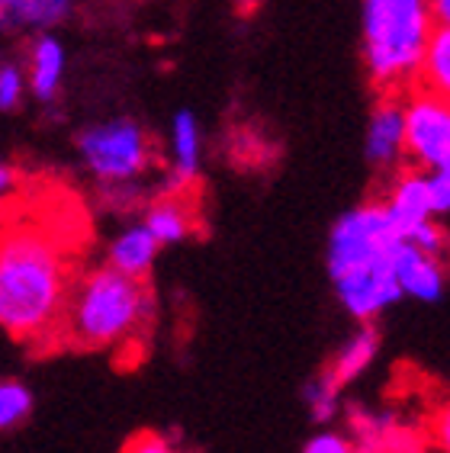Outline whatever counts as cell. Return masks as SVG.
I'll return each instance as SVG.
<instances>
[{
  "label": "cell",
  "mask_w": 450,
  "mask_h": 453,
  "mask_svg": "<svg viewBox=\"0 0 450 453\" xmlns=\"http://www.w3.org/2000/svg\"><path fill=\"white\" fill-rule=\"evenodd\" d=\"M84 219L74 203L13 193L0 206V328L29 348L58 341L78 277Z\"/></svg>",
  "instance_id": "cell-1"
},
{
  "label": "cell",
  "mask_w": 450,
  "mask_h": 453,
  "mask_svg": "<svg viewBox=\"0 0 450 453\" xmlns=\"http://www.w3.org/2000/svg\"><path fill=\"white\" fill-rule=\"evenodd\" d=\"M402 238L392 232L383 203H364L338 219L329 238V277L335 296L357 322H373L402 299L396 254Z\"/></svg>",
  "instance_id": "cell-2"
},
{
  "label": "cell",
  "mask_w": 450,
  "mask_h": 453,
  "mask_svg": "<svg viewBox=\"0 0 450 453\" xmlns=\"http://www.w3.org/2000/svg\"><path fill=\"white\" fill-rule=\"evenodd\" d=\"M155 322V296L145 280H132L112 267H90L78 273L68 289L61 332L74 348L116 350L136 344Z\"/></svg>",
  "instance_id": "cell-3"
},
{
  "label": "cell",
  "mask_w": 450,
  "mask_h": 453,
  "mask_svg": "<svg viewBox=\"0 0 450 453\" xmlns=\"http://www.w3.org/2000/svg\"><path fill=\"white\" fill-rule=\"evenodd\" d=\"M364 65L380 96L418 88L428 35L438 27L428 0H364Z\"/></svg>",
  "instance_id": "cell-4"
},
{
  "label": "cell",
  "mask_w": 450,
  "mask_h": 453,
  "mask_svg": "<svg viewBox=\"0 0 450 453\" xmlns=\"http://www.w3.org/2000/svg\"><path fill=\"white\" fill-rule=\"evenodd\" d=\"M81 161L100 183H129L145 174L155 151L136 119H106L97 122L78 135Z\"/></svg>",
  "instance_id": "cell-5"
},
{
  "label": "cell",
  "mask_w": 450,
  "mask_h": 453,
  "mask_svg": "<svg viewBox=\"0 0 450 453\" xmlns=\"http://www.w3.org/2000/svg\"><path fill=\"white\" fill-rule=\"evenodd\" d=\"M406 157L424 171L450 167V104L444 94L412 88L402 94Z\"/></svg>",
  "instance_id": "cell-6"
},
{
  "label": "cell",
  "mask_w": 450,
  "mask_h": 453,
  "mask_svg": "<svg viewBox=\"0 0 450 453\" xmlns=\"http://www.w3.org/2000/svg\"><path fill=\"white\" fill-rule=\"evenodd\" d=\"M367 161L380 171H392L406 157V132H402V96H380L367 122L364 139Z\"/></svg>",
  "instance_id": "cell-7"
},
{
  "label": "cell",
  "mask_w": 450,
  "mask_h": 453,
  "mask_svg": "<svg viewBox=\"0 0 450 453\" xmlns=\"http://www.w3.org/2000/svg\"><path fill=\"white\" fill-rule=\"evenodd\" d=\"M383 210H386L392 232L402 242L415 235V228L424 226L428 219H434L431 200H428V183H424V174L418 167L396 177V183L390 187V196L383 200Z\"/></svg>",
  "instance_id": "cell-8"
},
{
  "label": "cell",
  "mask_w": 450,
  "mask_h": 453,
  "mask_svg": "<svg viewBox=\"0 0 450 453\" xmlns=\"http://www.w3.org/2000/svg\"><path fill=\"white\" fill-rule=\"evenodd\" d=\"M396 283L402 296H412L418 303H438L444 296V264L441 257L418 251L415 244L402 242L396 254Z\"/></svg>",
  "instance_id": "cell-9"
},
{
  "label": "cell",
  "mask_w": 450,
  "mask_h": 453,
  "mask_svg": "<svg viewBox=\"0 0 450 453\" xmlns=\"http://www.w3.org/2000/svg\"><path fill=\"white\" fill-rule=\"evenodd\" d=\"M199 157H203V132L190 110H181L171 122V180L167 193H183L197 180Z\"/></svg>",
  "instance_id": "cell-10"
},
{
  "label": "cell",
  "mask_w": 450,
  "mask_h": 453,
  "mask_svg": "<svg viewBox=\"0 0 450 453\" xmlns=\"http://www.w3.org/2000/svg\"><path fill=\"white\" fill-rule=\"evenodd\" d=\"M65 68H68L65 45L58 42V35L43 33L33 42L27 68V88L33 90L39 104H52L55 96H58L61 84H65Z\"/></svg>",
  "instance_id": "cell-11"
},
{
  "label": "cell",
  "mask_w": 450,
  "mask_h": 453,
  "mask_svg": "<svg viewBox=\"0 0 450 453\" xmlns=\"http://www.w3.org/2000/svg\"><path fill=\"white\" fill-rule=\"evenodd\" d=\"M158 248L161 244L151 238V232L142 222H136V226H129L110 242V248H106V267H112L122 277L145 280L151 273V267H155Z\"/></svg>",
  "instance_id": "cell-12"
},
{
  "label": "cell",
  "mask_w": 450,
  "mask_h": 453,
  "mask_svg": "<svg viewBox=\"0 0 450 453\" xmlns=\"http://www.w3.org/2000/svg\"><path fill=\"white\" fill-rule=\"evenodd\" d=\"M142 226L151 232L158 244H177L183 238H190V232L197 228V219H193V203L187 200V190L161 193L145 210Z\"/></svg>",
  "instance_id": "cell-13"
},
{
  "label": "cell",
  "mask_w": 450,
  "mask_h": 453,
  "mask_svg": "<svg viewBox=\"0 0 450 453\" xmlns=\"http://www.w3.org/2000/svg\"><path fill=\"white\" fill-rule=\"evenodd\" d=\"M376 354H380V332H376L373 322H361V328L338 348L335 360L322 373L329 376L338 389H345L347 383H354L357 376L376 360Z\"/></svg>",
  "instance_id": "cell-14"
},
{
  "label": "cell",
  "mask_w": 450,
  "mask_h": 453,
  "mask_svg": "<svg viewBox=\"0 0 450 453\" xmlns=\"http://www.w3.org/2000/svg\"><path fill=\"white\" fill-rule=\"evenodd\" d=\"M74 0H10L7 4V27L23 29H55L71 17Z\"/></svg>",
  "instance_id": "cell-15"
},
{
  "label": "cell",
  "mask_w": 450,
  "mask_h": 453,
  "mask_svg": "<svg viewBox=\"0 0 450 453\" xmlns=\"http://www.w3.org/2000/svg\"><path fill=\"white\" fill-rule=\"evenodd\" d=\"M418 88H428L434 94L447 96L450 90V29L434 27L428 35L422 55V71H418Z\"/></svg>",
  "instance_id": "cell-16"
},
{
  "label": "cell",
  "mask_w": 450,
  "mask_h": 453,
  "mask_svg": "<svg viewBox=\"0 0 450 453\" xmlns=\"http://www.w3.org/2000/svg\"><path fill=\"white\" fill-rule=\"evenodd\" d=\"M33 393L17 380H0V431H13L29 418Z\"/></svg>",
  "instance_id": "cell-17"
},
{
  "label": "cell",
  "mask_w": 450,
  "mask_h": 453,
  "mask_svg": "<svg viewBox=\"0 0 450 453\" xmlns=\"http://www.w3.org/2000/svg\"><path fill=\"white\" fill-rule=\"evenodd\" d=\"M306 409H309L312 421L329 425V421L338 415V409H341V389H338L325 373H319L309 386H306Z\"/></svg>",
  "instance_id": "cell-18"
},
{
  "label": "cell",
  "mask_w": 450,
  "mask_h": 453,
  "mask_svg": "<svg viewBox=\"0 0 450 453\" xmlns=\"http://www.w3.org/2000/svg\"><path fill=\"white\" fill-rule=\"evenodd\" d=\"M23 94H27V71L19 65H0V110H17L23 104Z\"/></svg>",
  "instance_id": "cell-19"
},
{
  "label": "cell",
  "mask_w": 450,
  "mask_h": 453,
  "mask_svg": "<svg viewBox=\"0 0 450 453\" xmlns=\"http://www.w3.org/2000/svg\"><path fill=\"white\" fill-rule=\"evenodd\" d=\"M408 244H415L418 251L431 254V257H444V251H447V232L441 228L438 219H428L424 226L415 228V235L408 238Z\"/></svg>",
  "instance_id": "cell-20"
},
{
  "label": "cell",
  "mask_w": 450,
  "mask_h": 453,
  "mask_svg": "<svg viewBox=\"0 0 450 453\" xmlns=\"http://www.w3.org/2000/svg\"><path fill=\"white\" fill-rule=\"evenodd\" d=\"M424 183H428V200H431L434 219L447 216V210H450V167H441V171H424Z\"/></svg>",
  "instance_id": "cell-21"
},
{
  "label": "cell",
  "mask_w": 450,
  "mask_h": 453,
  "mask_svg": "<svg viewBox=\"0 0 450 453\" xmlns=\"http://www.w3.org/2000/svg\"><path fill=\"white\" fill-rule=\"evenodd\" d=\"M303 453H357V447L351 437L338 434V431H322L303 447Z\"/></svg>",
  "instance_id": "cell-22"
},
{
  "label": "cell",
  "mask_w": 450,
  "mask_h": 453,
  "mask_svg": "<svg viewBox=\"0 0 450 453\" xmlns=\"http://www.w3.org/2000/svg\"><path fill=\"white\" fill-rule=\"evenodd\" d=\"M122 453H181V450H177L167 437L155 434V431H142V434L132 437Z\"/></svg>",
  "instance_id": "cell-23"
},
{
  "label": "cell",
  "mask_w": 450,
  "mask_h": 453,
  "mask_svg": "<svg viewBox=\"0 0 450 453\" xmlns=\"http://www.w3.org/2000/svg\"><path fill=\"white\" fill-rule=\"evenodd\" d=\"M19 190V171L0 157V200H10Z\"/></svg>",
  "instance_id": "cell-24"
}]
</instances>
